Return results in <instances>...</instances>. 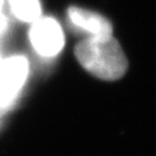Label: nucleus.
Instances as JSON below:
<instances>
[{"label": "nucleus", "instance_id": "1", "mask_svg": "<svg viewBox=\"0 0 156 156\" xmlns=\"http://www.w3.org/2000/svg\"><path fill=\"white\" fill-rule=\"evenodd\" d=\"M77 60L85 69L100 80H119L128 69V60L113 35L87 38L74 48Z\"/></svg>", "mask_w": 156, "mask_h": 156}, {"label": "nucleus", "instance_id": "2", "mask_svg": "<svg viewBox=\"0 0 156 156\" xmlns=\"http://www.w3.org/2000/svg\"><path fill=\"white\" fill-rule=\"evenodd\" d=\"M29 76V61L25 56L14 55L0 61V112L9 108L22 87L25 86Z\"/></svg>", "mask_w": 156, "mask_h": 156}, {"label": "nucleus", "instance_id": "3", "mask_svg": "<svg viewBox=\"0 0 156 156\" xmlns=\"http://www.w3.org/2000/svg\"><path fill=\"white\" fill-rule=\"evenodd\" d=\"M29 39L33 48L42 57H55L64 47V33L55 18L39 17L31 23Z\"/></svg>", "mask_w": 156, "mask_h": 156}, {"label": "nucleus", "instance_id": "4", "mask_svg": "<svg viewBox=\"0 0 156 156\" xmlns=\"http://www.w3.org/2000/svg\"><path fill=\"white\" fill-rule=\"evenodd\" d=\"M68 18L73 26L86 33L90 38H105L111 37L113 27L112 23L101 14L87 11L80 7L68 8Z\"/></svg>", "mask_w": 156, "mask_h": 156}, {"label": "nucleus", "instance_id": "5", "mask_svg": "<svg viewBox=\"0 0 156 156\" xmlns=\"http://www.w3.org/2000/svg\"><path fill=\"white\" fill-rule=\"evenodd\" d=\"M14 17L22 22L33 23L42 14L39 0H8Z\"/></svg>", "mask_w": 156, "mask_h": 156}, {"label": "nucleus", "instance_id": "6", "mask_svg": "<svg viewBox=\"0 0 156 156\" xmlns=\"http://www.w3.org/2000/svg\"><path fill=\"white\" fill-rule=\"evenodd\" d=\"M7 27H8V20L3 13H0V37L5 33Z\"/></svg>", "mask_w": 156, "mask_h": 156}, {"label": "nucleus", "instance_id": "7", "mask_svg": "<svg viewBox=\"0 0 156 156\" xmlns=\"http://www.w3.org/2000/svg\"><path fill=\"white\" fill-rule=\"evenodd\" d=\"M3 7H4V0H0V13H3Z\"/></svg>", "mask_w": 156, "mask_h": 156}, {"label": "nucleus", "instance_id": "8", "mask_svg": "<svg viewBox=\"0 0 156 156\" xmlns=\"http://www.w3.org/2000/svg\"><path fill=\"white\" fill-rule=\"evenodd\" d=\"M0 61H2V56H0Z\"/></svg>", "mask_w": 156, "mask_h": 156}]
</instances>
